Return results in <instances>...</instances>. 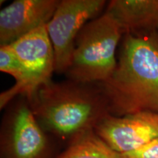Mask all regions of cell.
Masks as SVG:
<instances>
[{
  "label": "cell",
  "mask_w": 158,
  "mask_h": 158,
  "mask_svg": "<svg viewBox=\"0 0 158 158\" xmlns=\"http://www.w3.org/2000/svg\"><path fill=\"white\" fill-rule=\"evenodd\" d=\"M106 4L104 0L60 1L46 25L54 48L56 73L67 72L78 34L86 23L100 16Z\"/></svg>",
  "instance_id": "cell-4"
},
{
  "label": "cell",
  "mask_w": 158,
  "mask_h": 158,
  "mask_svg": "<svg viewBox=\"0 0 158 158\" xmlns=\"http://www.w3.org/2000/svg\"><path fill=\"white\" fill-rule=\"evenodd\" d=\"M27 73L24 97L28 100L40 86L51 81L55 72L54 51L46 25L10 44Z\"/></svg>",
  "instance_id": "cell-7"
},
{
  "label": "cell",
  "mask_w": 158,
  "mask_h": 158,
  "mask_svg": "<svg viewBox=\"0 0 158 158\" xmlns=\"http://www.w3.org/2000/svg\"><path fill=\"white\" fill-rule=\"evenodd\" d=\"M56 158H121L99 136L94 129L84 132L69 143L68 148Z\"/></svg>",
  "instance_id": "cell-10"
},
{
  "label": "cell",
  "mask_w": 158,
  "mask_h": 158,
  "mask_svg": "<svg viewBox=\"0 0 158 158\" xmlns=\"http://www.w3.org/2000/svg\"><path fill=\"white\" fill-rule=\"evenodd\" d=\"M121 158H158V138L150 141L138 149L120 153Z\"/></svg>",
  "instance_id": "cell-12"
},
{
  "label": "cell",
  "mask_w": 158,
  "mask_h": 158,
  "mask_svg": "<svg viewBox=\"0 0 158 158\" xmlns=\"http://www.w3.org/2000/svg\"><path fill=\"white\" fill-rule=\"evenodd\" d=\"M48 141L28 100L12 107L2 121L0 158H46Z\"/></svg>",
  "instance_id": "cell-5"
},
{
  "label": "cell",
  "mask_w": 158,
  "mask_h": 158,
  "mask_svg": "<svg viewBox=\"0 0 158 158\" xmlns=\"http://www.w3.org/2000/svg\"><path fill=\"white\" fill-rule=\"evenodd\" d=\"M106 12L116 20L124 34L158 31V0H112Z\"/></svg>",
  "instance_id": "cell-9"
},
{
  "label": "cell",
  "mask_w": 158,
  "mask_h": 158,
  "mask_svg": "<svg viewBox=\"0 0 158 158\" xmlns=\"http://www.w3.org/2000/svg\"><path fill=\"white\" fill-rule=\"evenodd\" d=\"M94 131L116 152H128L158 138V113L141 111L124 116L108 114L98 122Z\"/></svg>",
  "instance_id": "cell-6"
},
{
  "label": "cell",
  "mask_w": 158,
  "mask_h": 158,
  "mask_svg": "<svg viewBox=\"0 0 158 158\" xmlns=\"http://www.w3.org/2000/svg\"><path fill=\"white\" fill-rule=\"evenodd\" d=\"M124 31L116 20L105 12L84 26L76 40L68 80L97 84L109 78L115 70L116 50Z\"/></svg>",
  "instance_id": "cell-3"
},
{
  "label": "cell",
  "mask_w": 158,
  "mask_h": 158,
  "mask_svg": "<svg viewBox=\"0 0 158 158\" xmlns=\"http://www.w3.org/2000/svg\"><path fill=\"white\" fill-rule=\"evenodd\" d=\"M0 70L15 79L14 86L0 94V108L2 109L16 96H24L27 85V71L10 45L0 46Z\"/></svg>",
  "instance_id": "cell-11"
},
{
  "label": "cell",
  "mask_w": 158,
  "mask_h": 158,
  "mask_svg": "<svg viewBox=\"0 0 158 158\" xmlns=\"http://www.w3.org/2000/svg\"><path fill=\"white\" fill-rule=\"evenodd\" d=\"M97 84L107 100L110 115L158 113V31L124 34L115 70Z\"/></svg>",
  "instance_id": "cell-1"
},
{
  "label": "cell",
  "mask_w": 158,
  "mask_h": 158,
  "mask_svg": "<svg viewBox=\"0 0 158 158\" xmlns=\"http://www.w3.org/2000/svg\"><path fill=\"white\" fill-rule=\"evenodd\" d=\"M60 1L15 0L0 12V46L13 43L47 25Z\"/></svg>",
  "instance_id": "cell-8"
},
{
  "label": "cell",
  "mask_w": 158,
  "mask_h": 158,
  "mask_svg": "<svg viewBox=\"0 0 158 158\" xmlns=\"http://www.w3.org/2000/svg\"><path fill=\"white\" fill-rule=\"evenodd\" d=\"M27 100L43 129L69 142L94 129L109 114L107 100L98 84L51 81Z\"/></svg>",
  "instance_id": "cell-2"
}]
</instances>
